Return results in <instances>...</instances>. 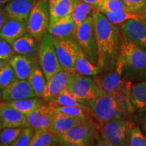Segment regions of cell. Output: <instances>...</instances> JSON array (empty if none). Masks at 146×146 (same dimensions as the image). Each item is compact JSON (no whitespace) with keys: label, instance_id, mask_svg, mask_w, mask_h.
Listing matches in <instances>:
<instances>
[{"label":"cell","instance_id":"cell-49","mask_svg":"<svg viewBox=\"0 0 146 146\" xmlns=\"http://www.w3.org/2000/svg\"><path fill=\"white\" fill-rule=\"evenodd\" d=\"M0 145H1V143H0Z\"/></svg>","mask_w":146,"mask_h":146},{"label":"cell","instance_id":"cell-32","mask_svg":"<svg viewBox=\"0 0 146 146\" xmlns=\"http://www.w3.org/2000/svg\"><path fill=\"white\" fill-rule=\"evenodd\" d=\"M50 105V104H49ZM55 112L63 113V114L70 115V116H77L83 118H92L90 114V110L81 108L76 106H52Z\"/></svg>","mask_w":146,"mask_h":146},{"label":"cell","instance_id":"cell-17","mask_svg":"<svg viewBox=\"0 0 146 146\" xmlns=\"http://www.w3.org/2000/svg\"><path fill=\"white\" fill-rule=\"evenodd\" d=\"M36 97L28 80L16 79L1 91V98L5 101H12Z\"/></svg>","mask_w":146,"mask_h":146},{"label":"cell","instance_id":"cell-47","mask_svg":"<svg viewBox=\"0 0 146 146\" xmlns=\"http://www.w3.org/2000/svg\"><path fill=\"white\" fill-rule=\"evenodd\" d=\"M1 98V91H0V98Z\"/></svg>","mask_w":146,"mask_h":146},{"label":"cell","instance_id":"cell-41","mask_svg":"<svg viewBox=\"0 0 146 146\" xmlns=\"http://www.w3.org/2000/svg\"><path fill=\"white\" fill-rule=\"evenodd\" d=\"M9 18L8 14L5 12V9L0 8V30L2 28L3 25L5 23V22L7 21Z\"/></svg>","mask_w":146,"mask_h":146},{"label":"cell","instance_id":"cell-46","mask_svg":"<svg viewBox=\"0 0 146 146\" xmlns=\"http://www.w3.org/2000/svg\"><path fill=\"white\" fill-rule=\"evenodd\" d=\"M3 129V127H2V125H1V121H0V131H1V129Z\"/></svg>","mask_w":146,"mask_h":146},{"label":"cell","instance_id":"cell-9","mask_svg":"<svg viewBox=\"0 0 146 146\" xmlns=\"http://www.w3.org/2000/svg\"><path fill=\"white\" fill-rule=\"evenodd\" d=\"M73 38L91 62L97 65L98 48L92 14L89 16L81 25L76 27Z\"/></svg>","mask_w":146,"mask_h":146},{"label":"cell","instance_id":"cell-31","mask_svg":"<svg viewBox=\"0 0 146 146\" xmlns=\"http://www.w3.org/2000/svg\"><path fill=\"white\" fill-rule=\"evenodd\" d=\"M110 22L114 25H120L130 19H137L141 16V14L134 13L129 11H106L102 12Z\"/></svg>","mask_w":146,"mask_h":146},{"label":"cell","instance_id":"cell-39","mask_svg":"<svg viewBox=\"0 0 146 146\" xmlns=\"http://www.w3.org/2000/svg\"><path fill=\"white\" fill-rule=\"evenodd\" d=\"M129 12L141 13L146 7V0H122Z\"/></svg>","mask_w":146,"mask_h":146},{"label":"cell","instance_id":"cell-13","mask_svg":"<svg viewBox=\"0 0 146 146\" xmlns=\"http://www.w3.org/2000/svg\"><path fill=\"white\" fill-rule=\"evenodd\" d=\"M71 71L62 68L47 79L44 92L41 97L42 99L45 101H52L61 91L66 89Z\"/></svg>","mask_w":146,"mask_h":146},{"label":"cell","instance_id":"cell-11","mask_svg":"<svg viewBox=\"0 0 146 146\" xmlns=\"http://www.w3.org/2000/svg\"><path fill=\"white\" fill-rule=\"evenodd\" d=\"M56 54L62 68L74 70V63L80 47L72 36H53Z\"/></svg>","mask_w":146,"mask_h":146},{"label":"cell","instance_id":"cell-12","mask_svg":"<svg viewBox=\"0 0 146 146\" xmlns=\"http://www.w3.org/2000/svg\"><path fill=\"white\" fill-rule=\"evenodd\" d=\"M119 28L125 39L146 49V18L141 16L137 19L128 20L120 24Z\"/></svg>","mask_w":146,"mask_h":146},{"label":"cell","instance_id":"cell-2","mask_svg":"<svg viewBox=\"0 0 146 146\" xmlns=\"http://www.w3.org/2000/svg\"><path fill=\"white\" fill-rule=\"evenodd\" d=\"M90 114L98 124L113 120L131 119L136 110L129 97L103 92L88 103Z\"/></svg>","mask_w":146,"mask_h":146},{"label":"cell","instance_id":"cell-10","mask_svg":"<svg viewBox=\"0 0 146 146\" xmlns=\"http://www.w3.org/2000/svg\"><path fill=\"white\" fill-rule=\"evenodd\" d=\"M38 61L47 80L62 69L55 49L53 36L48 32L40 42Z\"/></svg>","mask_w":146,"mask_h":146},{"label":"cell","instance_id":"cell-14","mask_svg":"<svg viewBox=\"0 0 146 146\" xmlns=\"http://www.w3.org/2000/svg\"><path fill=\"white\" fill-rule=\"evenodd\" d=\"M54 113V110L50 105H45L43 104L38 108L26 115L29 126L34 131L50 129Z\"/></svg>","mask_w":146,"mask_h":146},{"label":"cell","instance_id":"cell-45","mask_svg":"<svg viewBox=\"0 0 146 146\" xmlns=\"http://www.w3.org/2000/svg\"><path fill=\"white\" fill-rule=\"evenodd\" d=\"M10 1V0H0V5L5 4V3H7Z\"/></svg>","mask_w":146,"mask_h":146},{"label":"cell","instance_id":"cell-24","mask_svg":"<svg viewBox=\"0 0 146 146\" xmlns=\"http://www.w3.org/2000/svg\"><path fill=\"white\" fill-rule=\"evenodd\" d=\"M79 0H49L50 19L70 15Z\"/></svg>","mask_w":146,"mask_h":146},{"label":"cell","instance_id":"cell-3","mask_svg":"<svg viewBox=\"0 0 146 146\" xmlns=\"http://www.w3.org/2000/svg\"><path fill=\"white\" fill-rule=\"evenodd\" d=\"M123 64L122 78L132 83L146 80V49L123 36L119 57Z\"/></svg>","mask_w":146,"mask_h":146},{"label":"cell","instance_id":"cell-7","mask_svg":"<svg viewBox=\"0 0 146 146\" xmlns=\"http://www.w3.org/2000/svg\"><path fill=\"white\" fill-rule=\"evenodd\" d=\"M122 70L123 64L118 58L115 68L112 71L98 74L94 77L104 93L125 95L129 97L130 89L133 83L122 78Z\"/></svg>","mask_w":146,"mask_h":146},{"label":"cell","instance_id":"cell-25","mask_svg":"<svg viewBox=\"0 0 146 146\" xmlns=\"http://www.w3.org/2000/svg\"><path fill=\"white\" fill-rule=\"evenodd\" d=\"M60 145V137L53 133L50 129L35 131L29 146H52Z\"/></svg>","mask_w":146,"mask_h":146},{"label":"cell","instance_id":"cell-35","mask_svg":"<svg viewBox=\"0 0 146 146\" xmlns=\"http://www.w3.org/2000/svg\"><path fill=\"white\" fill-rule=\"evenodd\" d=\"M16 79L17 78L13 68L8 62L0 70V89L3 90Z\"/></svg>","mask_w":146,"mask_h":146},{"label":"cell","instance_id":"cell-5","mask_svg":"<svg viewBox=\"0 0 146 146\" xmlns=\"http://www.w3.org/2000/svg\"><path fill=\"white\" fill-rule=\"evenodd\" d=\"M100 137L99 125L91 119L72 128L60 136V145L86 146L96 145Z\"/></svg>","mask_w":146,"mask_h":146},{"label":"cell","instance_id":"cell-40","mask_svg":"<svg viewBox=\"0 0 146 146\" xmlns=\"http://www.w3.org/2000/svg\"><path fill=\"white\" fill-rule=\"evenodd\" d=\"M136 121L142 132L146 136V111L139 112L138 114H136Z\"/></svg>","mask_w":146,"mask_h":146},{"label":"cell","instance_id":"cell-18","mask_svg":"<svg viewBox=\"0 0 146 146\" xmlns=\"http://www.w3.org/2000/svg\"><path fill=\"white\" fill-rule=\"evenodd\" d=\"M0 121L3 128L29 127L26 116L0 102Z\"/></svg>","mask_w":146,"mask_h":146},{"label":"cell","instance_id":"cell-21","mask_svg":"<svg viewBox=\"0 0 146 146\" xmlns=\"http://www.w3.org/2000/svg\"><path fill=\"white\" fill-rule=\"evenodd\" d=\"M76 27L72 15L50 19L48 33L53 36H72Z\"/></svg>","mask_w":146,"mask_h":146},{"label":"cell","instance_id":"cell-4","mask_svg":"<svg viewBox=\"0 0 146 146\" xmlns=\"http://www.w3.org/2000/svg\"><path fill=\"white\" fill-rule=\"evenodd\" d=\"M66 89L86 105L104 92L94 76L83 75L75 70L71 71Z\"/></svg>","mask_w":146,"mask_h":146},{"label":"cell","instance_id":"cell-44","mask_svg":"<svg viewBox=\"0 0 146 146\" xmlns=\"http://www.w3.org/2000/svg\"><path fill=\"white\" fill-rule=\"evenodd\" d=\"M139 14H141V16H143V17H144V18H146V7L145 8L143 9V10L142 11V12H141V13H139Z\"/></svg>","mask_w":146,"mask_h":146},{"label":"cell","instance_id":"cell-37","mask_svg":"<svg viewBox=\"0 0 146 146\" xmlns=\"http://www.w3.org/2000/svg\"><path fill=\"white\" fill-rule=\"evenodd\" d=\"M33 131L31 127H24L21 134L12 146H29L33 135Z\"/></svg>","mask_w":146,"mask_h":146},{"label":"cell","instance_id":"cell-36","mask_svg":"<svg viewBox=\"0 0 146 146\" xmlns=\"http://www.w3.org/2000/svg\"><path fill=\"white\" fill-rule=\"evenodd\" d=\"M118 10L129 11L122 0H104L102 6L99 8L100 12Z\"/></svg>","mask_w":146,"mask_h":146},{"label":"cell","instance_id":"cell-27","mask_svg":"<svg viewBox=\"0 0 146 146\" xmlns=\"http://www.w3.org/2000/svg\"><path fill=\"white\" fill-rule=\"evenodd\" d=\"M5 103L7 106L16 110L25 116L43 104V102L41 101V100L36 97L7 101L6 102H5Z\"/></svg>","mask_w":146,"mask_h":146},{"label":"cell","instance_id":"cell-43","mask_svg":"<svg viewBox=\"0 0 146 146\" xmlns=\"http://www.w3.org/2000/svg\"><path fill=\"white\" fill-rule=\"evenodd\" d=\"M8 62V61H5V60H0V70L3 68V67Z\"/></svg>","mask_w":146,"mask_h":146},{"label":"cell","instance_id":"cell-26","mask_svg":"<svg viewBox=\"0 0 146 146\" xmlns=\"http://www.w3.org/2000/svg\"><path fill=\"white\" fill-rule=\"evenodd\" d=\"M28 81L31 86L37 98H41L44 92L47 79L44 73L37 63L35 64L28 78Z\"/></svg>","mask_w":146,"mask_h":146},{"label":"cell","instance_id":"cell-30","mask_svg":"<svg viewBox=\"0 0 146 146\" xmlns=\"http://www.w3.org/2000/svg\"><path fill=\"white\" fill-rule=\"evenodd\" d=\"M48 104L52 106H76L81 108L87 109L90 110L88 105L81 103L68 90L66 89L58 95L56 98L52 101L49 102Z\"/></svg>","mask_w":146,"mask_h":146},{"label":"cell","instance_id":"cell-8","mask_svg":"<svg viewBox=\"0 0 146 146\" xmlns=\"http://www.w3.org/2000/svg\"><path fill=\"white\" fill-rule=\"evenodd\" d=\"M50 21L48 1L36 0L27 20V33L41 42L44 35L48 32Z\"/></svg>","mask_w":146,"mask_h":146},{"label":"cell","instance_id":"cell-48","mask_svg":"<svg viewBox=\"0 0 146 146\" xmlns=\"http://www.w3.org/2000/svg\"><path fill=\"white\" fill-rule=\"evenodd\" d=\"M47 1H49V0H47Z\"/></svg>","mask_w":146,"mask_h":146},{"label":"cell","instance_id":"cell-19","mask_svg":"<svg viewBox=\"0 0 146 146\" xmlns=\"http://www.w3.org/2000/svg\"><path fill=\"white\" fill-rule=\"evenodd\" d=\"M36 0H10L5 5V10L8 17L27 22L33 7Z\"/></svg>","mask_w":146,"mask_h":146},{"label":"cell","instance_id":"cell-16","mask_svg":"<svg viewBox=\"0 0 146 146\" xmlns=\"http://www.w3.org/2000/svg\"><path fill=\"white\" fill-rule=\"evenodd\" d=\"M91 119L93 118H83L55 112L50 129L53 133L60 137L72 128L87 123Z\"/></svg>","mask_w":146,"mask_h":146},{"label":"cell","instance_id":"cell-22","mask_svg":"<svg viewBox=\"0 0 146 146\" xmlns=\"http://www.w3.org/2000/svg\"><path fill=\"white\" fill-rule=\"evenodd\" d=\"M8 63L13 68L17 79L26 80L28 79L35 64L36 62L25 56L15 54L9 60Z\"/></svg>","mask_w":146,"mask_h":146},{"label":"cell","instance_id":"cell-28","mask_svg":"<svg viewBox=\"0 0 146 146\" xmlns=\"http://www.w3.org/2000/svg\"><path fill=\"white\" fill-rule=\"evenodd\" d=\"M74 70L79 74L86 76H94L100 73L98 65L91 63L81 49L78 50L76 55Z\"/></svg>","mask_w":146,"mask_h":146},{"label":"cell","instance_id":"cell-42","mask_svg":"<svg viewBox=\"0 0 146 146\" xmlns=\"http://www.w3.org/2000/svg\"><path fill=\"white\" fill-rule=\"evenodd\" d=\"M82 1L94 5V6L96 7V8H100L102 6V3H103L104 0H82Z\"/></svg>","mask_w":146,"mask_h":146},{"label":"cell","instance_id":"cell-33","mask_svg":"<svg viewBox=\"0 0 146 146\" xmlns=\"http://www.w3.org/2000/svg\"><path fill=\"white\" fill-rule=\"evenodd\" d=\"M23 127L3 128L0 131V143L2 145H12L23 131Z\"/></svg>","mask_w":146,"mask_h":146},{"label":"cell","instance_id":"cell-20","mask_svg":"<svg viewBox=\"0 0 146 146\" xmlns=\"http://www.w3.org/2000/svg\"><path fill=\"white\" fill-rule=\"evenodd\" d=\"M27 22L9 18L0 30V38L12 44L27 33Z\"/></svg>","mask_w":146,"mask_h":146},{"label":"cell","instance_id":"cell-6","mask_svg":"<svg viewBox=\"0 0 146 146\" xmlns=\"http://www.w3.org/2000/svg\"><path fill=\"white\" fill-rule=\"evenodd\" d=\"M134 123L131 118L113 120L98 124L100 136L110 146L129 145L131 129Z\"/></svg>","mask_w":146,"mask_h":146},{"label":"cell","instance_id":"cell-1","mask_svg":"<svg viewBox=\"0 0 146 146\" xmlns=\"http://www.w3.org/2000/svg\"><path fill=\"white\" fill-rule=\"evenodd\" d=\"M92 16L100 74L111 72L115 68L119 57L123 35L119 27L110 22L99 8L94 11Z\"/></svg>","mask_w":146,"mask_h":146},{"label":"cell","instance_id":"cell-38","mask_svg":"<svg viewBox=\"0 0 146 146\" xmlns=\"http://www.w3.org/2000/svg\"><path fill=\"white\" fill-rule=\"evenodd\" d=\"M15 54L12 45L0 38V60L9 61Z\"/></svg>","mask_w":146,"mask_h":146},{"label":"cell","instance_id":"cell-23","mask_svg":"<svg viewBox=\"0 0 146 146\" xmlns=\"http://www.w3.org/2000/svg\"><path fill=\"white\" fill-rule=\"evenodd\" d=\"M129 100L136 110L146 111V80L132 84Z\"/></svg>","mask_w":146,"mask_h":146},{"label":"cell","instance_id":"cell-15","mask_svg":"<svg viewBox=\"0 0 146 146\" xmlns=\"http://www.w3.org/2000/svg\"><path fill=\"white\" fill-rule=\"evenodd\" d=\"M39 44L40 42L38 40L27 33L11 45L16 54L25 56L35 62H37Z\"/></svg>","mask_w":146,"mask_h":146},{"label":"cell","instance_id":"cell-34","mask_svg":"<svg viewBox=\"0 0 146 146\" xmlns=\"http://www.w3.org/2000/svg\"><path fill=\"white\" fill-rule=\"evenodd\" d=\"M130 146H146V136L142 132L137 123H134L131 127L129 137Z\"/></svg>","mask_w":146,"mask_h":146},{"label":"cell","instance_id":"cell-29","mask_svg":"<svg viewBox=\"0 0 146 146\" xmlns=\"http://www.w3.org/2000/svg\"><path fill=\"white\" fill-rule=\"evenodd\" d=\"M97 9H98V8H96L89 3L84 2L82 0H79L71 13L76 28L81 25L89 16L93 14L94 11Z\"/></svg>","mask_w":146,"mask_h":146}]
</instances>
